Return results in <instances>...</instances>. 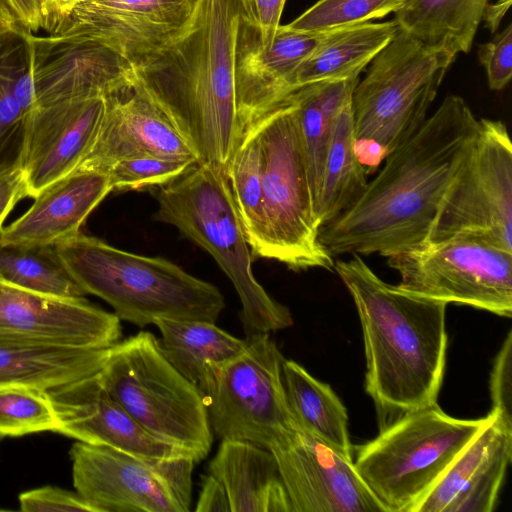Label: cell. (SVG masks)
<instances>
[{
    "label": "cell",
    "instance_id": "43",
    "mask_svg": "<svg viewBox=\"0 0 512 512\" xmlns=\"http://www.w3.org/2000/svg\"><path fill=\"white\" fill-rule=\"evenodd\" d=\"M197 512H231L228 495L220 480L208 472L202 476L201 490L196 503Z\"/></svg>",
    "mask_w": 512,
    "mask_h": 512
},
{
    "label": "cell",
    "instance_id": "11",
    "mask_svg": "<svg viewBox=\"0 0 512 512\" xmlns=\"http://www.w3.org/2000/svg\"><path fill=\"white\" fill-rule=\"evenodd\" d=\"M245 349L216 372L203 395L212 432L221 440L269 446L298 426L285 396V358L269 334L246 337Z\"/></svg>",
    "mask_w": 512,
    "mask_h": 512
},
{
    "label": "cell",
    "instance_id": "39",
    "mask_svg": "<svg viewBox=\"0 0 512 512\" xmlns=\"http://www.w3.org/2000/svg\"><path fill=\"white\" fill-rule=\"evenodd\" d=\"M478 56L492 90H502L512 77V25L479 46Z\"/></svg>",
    "mask_w": 512,
    "mask_h": 512
},
{
    "label": "cell",
    "instance_id": "41",
    "mask_svg": "<svg viewBox=\"0 0 512 512\" xmlns=\"http://www.w3.org/2000/svg\"><path fill=\"white\" fill-rule=\"evenodd\" d=\"M245 18L257 29L262 44L271 43L277 28L286 0H240Z\"/></svg>",
    "mask_w": 512,
    "mask_h": 512
},
{
    "label": "cell",
    "instance_id": "45",
    "mask_svg": "<svg viewBox=\"0 0 512 512\" xmlns=\"http://www.w3.org/2000/svg\"><path fill=\"white\" fill-rule=\"evenodd\" d=\"M512 0H498L495 3H488L484 9L482 20L490 32L497 31L503 17L510 8Z\"/></svg>",
    "mask_w": 512,
    "mask_h": 512
},
{
    "label": "cell",
    "instance_id": "3",
    "mask_svg": "<svg viewBox=\"0 0 512 512\" xmlns=\"http://www.w3.org/2000/svg\"><path fill=\"white\" fill-rule=\"evenodd\" d=\"M334 270L355 303L366 359L365 390L380 430L437 403L446 364L447 304L384 282L359 255Z\"/></svg>",
    "mask_w": 512,
    "mask_h": 512
},
{
    "label": "cell",
    "instance_id": "38",
    "mask_svg": "<svg viewBox=\"0 0 512 512\" xmlns=\"http://www.w3.org/2000/svg\"><path fill=\"white\" fill-rule=\"evenodd\" d=\"M23 512H97L80 494L56 486H42L19 494Z\"/></svg>",
    "mask_w": 512,
    "mask_h": 512
},
{
    "label": "cell",
    "instance_id": "20",
    "mask_svg": "<svg viewBox=\"0 0 512 512\" xmlns=\"http://www.w3.org/2000/svg\"><path fill=\"white\" fill-rule=\"evenodd\" d=\"M105 101L96 137L76 169L106 173L120 160L147 155L197 160L169 117L136 80Z\"/></svg>",
    "mask_w": 512,
    "mask_h": 512
},
{
    "label": "cell",
    "instance_id": "46",
    "mask_svg": "<svg viewBox=\"0 0 512 512\" xmlns=\"http://www.w3.org/2000/svg\"><path fill=\"white\" fill-rule=\"evenodd\" d=\"M82 0H47L46 29L52 22L68 14Z\"/></svg>",
    "mask_w": 512,
    "mask_h": 512
},
{
    "label": "cell",
    "instance_id": "21",
    "mask_svg": "<svg viewBox=\"0 0 512 512\" xmlns=\"http://www.w3.org/2000/svg\"><path fill=\"white\" fill-rule=\"evenodd\" d=\"M512 457V423L489 420L463 448L413 512H491Z\"/></svg>",
    "mask_w": 512,
    "mask_h": 512
},
{
    "label": "cell",
    "instance_id": "19",
    "mask_svg": "<svg viewBox=\"0 0 512 512\" xmlns=\"http://www.w3.org/2000/svg\"><path fill=\"white\" fill-rule=\"evenodd\" d=\"M31 49L36 106L107 97L135 82L134 66L95 42L32 34Z\"/></svg>",
    "mask_w": 512,
    "mask_h": 512
},
{
    "label": "cell",
    "instance_id": "31",
    "mask_svg": "<svg viewBox=\"0 0 512 512\" xmlns=\"http://www.w3.org/2000/svg\"><path fill=\"white\" fill-rule=\"evenodd\" d=\"M31 71L28 34L17 27L0 29V171L19 165L26 114L18 99Z\"/></svg>",
    "mask_w": 512,
    "mask_h": 512
},
{
    "label": "cell",
    "instance_id": "35",
    "mask_svg": "<svg viewBox=\"0 0 512 512\" xmlns=\"http://www.w3.org/2000/svg\"><path fill=\"white\" fill-rule=\"evenodd\" d=\"M57 416L48 391L37 387L0 384V437L57 431Z\"/></svg>",
    "mask_w": 512,
    "mask_h": 512
},
{
    "label": "cell",
    "instance_id": "2",
    "mask_svg": "<svg viewBox=\"0 0 512 512\" xmlns=\"http://www.w3.org/2000/svg\"><path fill=\"white\" fill-rule=\"evenodd\" d=\"M240 0H194L179 32L134 66L199 164L227 177L242 138L235 82Z\"/></svg>",
    "mask_w": 512,
    "mask_h": 512
},
{
    "label": "cell",
    "instance_id": "12",
    "mask_svg": "<svg viewBox=\"0 0 512 512\" xmlns=\"http://www.w3.org/2000/svg\"><path fill=\"white\" fill-rule=\"evenodd\" d=\"M398 287L421 297L512 315V252L475 238H454L388 257Z\"/></svg>",
    "mask_w": 512,
    "mask_h": 512
},
{
    "label": "cell",
    "instance_id": "24",
    "mask_svg": "<svg viewBox=\"0 0 512 512\" xmlns=\"http://www.w3.org/2000/svg\"><path fill=\"white\" fill-rule=\"evenodd\" d=\"M208 472L223 484L231 512H291L276 460L266 448L221 440Z\"/></svg>",
    "mask_w": 512,
    "mask_h": 512
},
{
    "label": "cell",
    "instance_id": "18",
    "mask_svg": "<svg viewBox=\"0 0 512 512\" xmlns=\"http://www.w3.org/2000/svg\"><path fill=\"white\" fill-rule=\"evenodd\" d=\"M105 106V97H93L38 105L27 114L19 167L28 197L77 168L96 137Z\"/></svg>",
    "mask_w": 512,
    "mask_h": 512
},
{
    "label": "cell",
    "instance_id": "33",
    "mask_svg": "<svg viewBox=\"0 0 512 512\" xmlns=\"http://www.w3.org/2000/svg\"><path fill=\"white\" fill-rule=\"evenodd\" d=\"M0 281L57 297L80 298L85 295L64 266L55 246H18L0 242Z\"/></svg>",
    "mask_w": 512,
    "mask_h": 512
},
{
    "label": "cell",
    "instance_id": "13",
    "mask_svg": "<svg viewBox=\"0 0 512 512\" xmlns=\"http://www.w3.org/2000/svg\"><path fill=\"white\" fill-rule=\"evenodd\" d=\"M75 491L97 512H188L193 458L149 460L76 441L70 449Z\"/></svg>",
    "mask_w": 512,
    "mask_h": 512
},
{
    "label": "cell",
    "instance_id": "10",
    "mask_svg": "<svg viewBox=\"0 0 512 512\" xmlns=\"http://www.w3.org/2000/svg\"><path fill=\"white\" fill-rule=\"evenodd\" d=\"M465 237L512 252V145L500 120H478L425 244Z\"/></svg>",
    "mask_w": 512,
    "mask_h": 512
},
{
    "label": "cell",
    "instance_id": "16",
    "mask_svg": "<svg viewBox=\"0 0 512 512\" xmlns=\"http://www.w3.org/2000/svg\"><path fill=\"white\" fill-rule=\"evenodd\" d=\"M120 321L84 297L51 296L0 281V342L110 348L120 341Z\"/></svg>",
    "mask_w": 512,
    "mask_h": 512
},
{
    "label": "cell",
    "instance_id": "1",
    "mask_svg": "<svg viewBox=\"0 0 512 512\" xmlns=\"http://www.w3.org/2000/svg\"><path fill=\"white\" fill-rule=\"evenodd\" d=\"M478 120L462 97L446 96L385 158L358 198L320 229L327 252L333 258L371 254L388 258L423 246Z\"/></svg>",
    "mask_w": 512,
    "mask_h": 512
},
{
    "label": "cell",
    "instance_id": "6",
    "mask_svg": "<svg viewBox=\"0 0 512 512\" xmlns=\"http://www.w3.org/2000/svg\"><path fill=\"white\" fill-rule=\"evenodd\" d=\"M455 58L399 30L370 62L351 96L354 151L367 174L426 120Z\"/></svg>",
    "mask_w": 512,
    "mask_h": 512
},
{
    "label": "cell",
    "instance_id": "34",
    "mask_svg": "<svg viewBox=\"0 0 512 512\" xmlns=\"http://www.w3.org/2000/svg\"><path fill=\"white\" fill-rule=\"evenodd\" d=\"M227 179L251 253L263 258L265 218L262 174L258 137L252 126L245 131L230 161Z\"/></svg>",
    "mask_w": 512,
    "mask_h": 512
},
{
    "label": "cell",
    "instance_id": "32",
    "mask_svg": "<svg viewBox=\"0 0 512 512\" xmlns=\"http://www.w3.org/2000/svg\"><path fill=\"white\" fill-rule=\"evenodd\" d=\"M367 172L354 151L351 99L339 111L326 154L317 205L322 228L346 210L365 188Z\"/></svg>",
    "mask_w": 512,
    "mask_h": 512
},
{
    "label": "cell",
    "instance_id": "42",
    "mask_svg": "<svg viewBox=\"0 0 512 512\" xmlns=\"http://www.w3.org/2000/svg\"><path fill=\"white\" fill-rule=\"evenodd\" d=\"M28 197L24 176L19 165L0 171V231L15 205Z\"/></svg>",
    "mask_w": 512,
    "mask_h": 512
},
{
    "label": "cell",
    "instance_id": "4",
    "mask_svg": "<svg viewBox=\"0 0 512 512\" xmlns=\"http://www.w3.org/2000/svg\"><path fill=\"white\" fill-rule=\"evenodd\" d=\"M55 248L85 294L103 299L120 320L140 328L158 319L215 323L225 308L216 286L164 258L124 251L81 233Z\"/></svg>",
    "mask_w": 512,
    "mask_h": 512
},
{
    "label": "cell",
    "instance_id": "44",
    "mask_svg": "<svg viewBox=\"0 0 512 512\" xmlns=\"http://www.w3.org/2000/svg\"><path fill=\"white\" fill-rule=\"evenodd\" d=\"M47 0H8L20 25L30 32L46 26Z\"/></svg>",
    "mask_w": 512,
    "mask_h": 512
},
{
    "label": "cell",
    "instance_id": "27",
    "mask_svg": "<svg viewBox=\"0 0 512 512\" xmlns=\"http://www.w3.org/2000/svg\"><path fill=\"white\" fill-rule=\"evenodd\" d=\"M109 348L0 342V384L51 390L93 375Z\"/></svg>",
    "mask_w": 512,
    "mask_h": 512
},
{
    "label": "cell",
    "instance_id": "28",
    "mask_svg": "<svg viewBox=\"0 0 512 512\" xmlns=\"http://www.w3.org/2000/svg\"><path fill=\"white\" fill-rule=\"evenodd\" d=\"M358 81L359 76L319 81L286 95L294 108L315 213L334 122L339 111L351 99Z\"/></svg>",
    "mask_w": 512,
    "mask_h": 512
},
{
    "label": "cell",
    "instance_id": "5",
    "mask_svg": "<svg viewBox=\"0 0 512 512\" xmlns=\"http://www.w3.org/2000/svg\"><path fill=\"white\" fill-rule=\"evenodd\" d=\"M152 193L158 203L155 220L173 225L206 250L232 282L241 302L239 318L246 337L293 325L290 310L254 277L253 255L224 174L198 163Z\"/></svg>",
    "mask_w": 512,
    "mask_h": 512
},
{
    "label": "cell",
    "instance_id": "40",
    "mask_svg": "<svg viewBox=\"0 0 512 512\" xmlns=\"http://www.w3.org/2000/svg\"><path fill=\"white\" fill-rule=\"evenodd\" d=\"M491 413L512 423V331L509 330L493 363L489 381Z\"/></svg>",
    "mask_w": 512,
    "mask_h": 512
},
{
    "label": "cell",
    "instance_id": "25",
    "mask_svg": "<svg viewBox=\"0 0 512 512\" xmlns=\"http://www.w3.org/2000/svg\"><path fill=\"white\" fill-rule=\"evenodd\" d=\"M399 30L396 21L390 20L327 31L312 54L283 82L274 104L310 83L359 76Z\"/></svg>",
    "mask_w": 512,
    "mask_h": 512
},
{
    "label": "cell",
    "instance_id": "36",
    "mask_svg": "<svg viewBox=\"0 0 512 512\" xmlns=\"http://www.w3.org/2000/svg\"><path fill=\"white\" fill-rule=\"evenodd\" d=\"M400 5L401 0H319L287 26L301 31H330L382 18Z\"/></svg>",
    "mask_w": 512,
    "mask_h": 512
},
{
    "label": "cell",
    "instance_id": "15",
    "mask_svg": "<svg viewBox=\"0 0 512 512\" xmlns=\"http://www.w3.org/2000/svg\"><path fill=\"white\" fill-rule=\"evenodd\" d=\"M193 3L194 0H82L45 30L48 36L101 44L136 66L179 32Z\"/></svg>",
    "mask_w": 512,
    "mask_h": 512
},
{
    "label": "cell",
    "instance_id": "7",
    "mask_svg": "<svg viewBox=\"0 0 512 512\" xmlns=\"http://www.w3.org/2000/svg\"><path fill=\"white\" fill-rule=\"evenodd\" d=\"M488 420L489 414L458 419L435 403L404 414L353 447V465L384 512H413Z\"/></svg>",
    "mask_w": 512,
    "mask_h": 512
},
{
    "label": "cell",
    "instance_id": "30",
    "mask_svg": "<svg viewBox=\"0 0 512 512\" xmlns=\"http://www.w3.org/2000/svg\"><path fill=\"white\" fill-rule=\"evenodd\" d=\"M282 380L298 426L352 459L347 410L332 388L294 360H284Z\"/></svg>",
    "mask_w": 512,
    "mask_h": 512
},
{
    "label": "cell",
    "instance_id": "48",
    "mask_svg": "<svg viewBox=\"0 0 512 512\" xmlns=\"http://www.w3.org/2000/svg\"><path fill=\"white\" fill-rule=\"evenodd\" d=\"M2 440V438L0 437V441Z\"/></svg>",
    "mask_w": 512,
    "mask_h": 512
},
{
    "label": "cell",
    "instance_id": "9",
    "mask_svg": "<svg viewBox=\"0 0 512 512\" xmlns=\"http://www.w3.org/2000/svg\"><path fill=\"white\" fill-rule=\"evenodd\" d=\"M259 144L265 249L263 258L289 269L334 270V258L319 239L306 163L294 108L282 98L252 125ZM250 126V127H251Z\"/></svg>",
    "mask_w": 512,
    "mask_h": 512
},
{
    "label": "cell",
    "instance_id": "23",
    "mask_svg": "<svg viewBox=\"0 0 512 512\" xmlns=\"http://www.w3.org/2000/svg\"><path fill=\"white\" fill-rule=\"evenodd\" d=\"M112 191L104 172L76 169L41 190L32 206L0 231V242L56 246L80 234L90 213Z\"/></svg>",
    "mask_w": 512,
    "mask_h": 512
},
{
    "label": "cell",
    "instance_id": "17",
    "mask_svg": "<svg viewBox=\"0 0 512 512\" xmlns=\"http://www.w3.org/2000/svg\"><path fill=\"white\" fill-rule=\"evenodd\" d=\"M59 427L56 433L130 455L167 460L199 457L161 440L140 426L102 386L98 372L48 390Z\"/></svg>",
    "mask_w": 512,
    "mask_h": 512
},
{
    "label": "cell",
    "instance_id": "37",
    "mask_svg": "<svg viewBox=\"0 0 512 512\" xmlns=\"http://www.w3.org/2000/svg\"><path fill=\"white\" fill-rule=\"evenodd\" d=\"M197 164L198 161L192 159L147 155L120 160L106 174L112 191H139L167 185Z\"/></svg>",
    "mask_w": 512,
    "mask_h": 512
},
{
    "label": "cell",
    "instance_id": "22",
    "mask_svg": "<svg viewBox=\"0 0 512 512\" xmlns=\"http://www.w3.org/2000/svg\"><path fill=\"white\" fill-rule=\"evenodd\" d=\"M326 32L279 25L271 43L264 46L243 10L235 50L236 98L243 136L275 103L283 82L312 54Z\"/></svg>",
    "mask_w": 512,
    "mask_h": 512
},
{
    "label": "cell",
    "instance_id": "29",
    "mask_svg": "<svg viewBox=\"0 0 512 512\" xmlns=\"http://www.w3.org/2000/svg\"><path fill=\"white\" fill-rule=\"evenodd\" d=\"M489 0H401L399 29L432 49L467 53Z\"/></svg>",
    "mask_w": 512,
    "mask_h": 512
},
{
    "label": "cell",
    "instance_id": "26",
    "mask_svg": "<svg viewBox=\"0 0 512 512\" xmlns=\"http://www.w3.org/2000/svg\"><path fill=\"white\" fill-rule=\"evenodd\" d=\"M157 338L166 359L203 395L208 390L216 372L239 355L247 339L231 335L203 320L158 319Z\"/></svg>",
    "mask_w": 512,
    "mask_h": 512
},
{
    "label": "cell",
    "instance_id": "14",
    "mask_svg": "<svg viewBox=\"0 0 512 512\" xmlns=\"http://www.w3.org/2000/svg\"><path fill=\"white\" fill-rule=\"evenodd\" d=\"M268 450L291 512H384L352 459L299 426L284 431Z\"/></svg>",
    "mask_w": 512,
    "mask_h": 512
},
{
    "label": "cell",
    "instance_id": "47",
    "mask_svg": "<svg viewBox=\"0 0 512 512\" xmlns=\"http://www.w3.org/2000/svg\"><path fill=\"white\" fill-rule=\"evenodd\" d=\"M21 26L8 0H0V29Z\"/></svg>",
    "mask_w": 512,
    "mask_h": 512
},
{
    "label": "cell",
    "instance_id": "8",
    "mask_svg": "<svg viewBox=\"0 0 512 512\" xmlns=\"http://www.w3.org/2000/svg\"><path fill=\"white\" fill-rule=\"evenodd\" d=\"M98 377L150 434L200 460L208 455L213 432L203 397L166 359L153 333L140 331L110 347Z\"/></svg>",
    "mask_w": 512,
    "mask_h": 512
}]
</instances>
